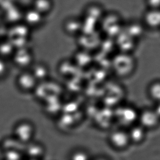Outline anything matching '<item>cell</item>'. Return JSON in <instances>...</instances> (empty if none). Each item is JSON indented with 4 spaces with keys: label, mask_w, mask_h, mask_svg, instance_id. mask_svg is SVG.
I'll return each instance as SVG.
<instances>
[{
    "label": "cell",
    "mask_w": 160,
    "mask_h": 160,
    "mask_svg": "<svg viewBox=\"0 0 160 160\" xmlns=\"http://www.w3.org/2000/svg\"><path fill=\"white\" fill-rule=\"evenodd\" d=\"M147 8L149 9H160V0H145Z\"/></svg>",
    "instance_id": "obj_24"
},
{
    "label": "cell",
    "mask_w": 160,
    "mask_h": 160,
    "mask_svg": "<svg viewBox=\"0 0 160 160\" xmlns=\"http://www.w3.org/2000/svg\"><path fill=\"white\" fill-rule=\"evenodd\" d=\"M16 48L9 39L0 42V58L6 60L12 58Z\"/></svg>",
    "instance_id": "obj_19"
},
{
    "label": "cell",
    "mask_w": 160,
    "mask_h": 160,
    "mask_svg": "<svg viewBox=\"0 0 160 160\" xmlns=\"http://www.w3.org/2000/svg\"><path fill=\"white\" fill-rule=\"evenodd\" d=\"M8 67L6 60L0 58V79L4 78L8 73Z\"/></svg>",
    "instance_id": "obj_23"
},
{
    "label": "cell",
    "mask_w": 160,
    "mask_h": 160,
    "mask_svg": "<svg viewBox=\"0 0 160 160\" xmlns=\"http://www.w3.org/2000/svg\"><path fill=\"white\" fill-rule=\"evenodd\" d=\"M112 68L115 73L121 78L131 75L136 68V61L131 53L121 52L112 61Z\"/></svg>",
    "instance_id": "obj_2"
},
{
    "label": "cell",
    "mask_w": 160,
    "mask_h": 160,
    "mask_svg": "<svg viewBox=\"0 0 160 160\" xmlns=\"http://www.w3.org/2000/svg\"><path fill=\"white\" fill-rule=\"evenodd\" d=\"M104 8L98 3H91L85 7L82 17L84 25H91L95 27L99 25L105 13Z\"/></svg>",
    "instance_id": "obj_5"
},
{
    "label": "cell",
    "mask_w": 160,
    "mask_h": 160,
    "mask_svg": "<svg viewBox=\"0 0 160 160\" xmlns=\"http://www.w3.org/2000/svg\"><path fill=\"white\" fill-rule=\"evenodd\" d=\"M109 142L111 147L117 150H123L131 144L128 130L121 128L113 130L109 136Z\"/></svg>",
    "instance_id": "obj_6"
},
{
    "label": "cell",
    "mask_w": 160,
    "mask_h": 160,
    "mask_svg": "<svg viewBox=\"0 0 160 160\" xmlns=\"http://www.w3.org/2000/svg\"><path fill=\"white\" fill-rule=\"evenodd\" d=\"M16 83L20 90L28 92L35 90L39 82L30 70L24 69L18 76Z\"/></svg>",
    "instance_id": "obj_8"
},
{
    "label": "cell",
    "mask_w": 160,
    "mask_h": 160,
    "mask_svg": "<svg viewBox=\"0 0 160 160\" xmlns=\"http://www.w3.org/2000/svg\"><path fill=\"white\" fill-rule=\"evenodd\" d=\"M138 123L147 130H154L160 125V117L154 108H144L139 112Z\"/></svg>",
    "instance_id": "obj_7"
},
{
    "label": "cell",
    "mask_w": 160,
    "mask_h": 160,
    "mask_svg": "<svg viewBox=\"0 0 160 160\" xmlns=\"http://www.w3.org/2000/svg\"><path fill=\"white\" fill-rule=\"evenodd\" d=\"M159 31H160V30H159Z\"/></svg>",
    "instance_id": "obj_27"
},
{
    "label": "cell",
    "mask_w": 160,
    "mask_h": 160,
    "mask_svg": "<svg viewBox=\"0 0 160 160\" xmlns=\"http://www.w3.org/2000/svg\"><path fill=\"white\" fill-rule=\"evenodd\" d=\"M147 93L155 103L160 102V80H154L149 85Z\"/></svg>",
    "instance_id": "obj_20"
},
{
    "label": "cell",
    "mask_w": 160,
    "mask_h": 160,
    "mask_svg": "<svg viewBox=\"0 0 160 160\" xmlns=\"http://www.w3.org/2000/svg\"><path fill=\"white\" fill-rule=\"evenodd\" d=\"M154 109L160 118V102L155 103V105L154 106Z\"/></svg>",
    "instance_id": "obj_25"
},
{
    "label": "cell",
    "mask_w": 160,
    "mask_h": 160,
    "mask_svg": "<svg viewBox=\"0 0 160 160\" xmlns=\"http://www.w3.org/2000/svg\"><path fill=\"white\" fill-rule=\"evenodd\" d=\"M115 119L121 126V128H129L138 122L139 112L130 106L117 108L114 112Z\"/></svg>",
    "instance_id": "obj_4"
},
{
    "label": "cell",
    "mask_w": 160,
    "mask_h": 160,
    "mask_svg": "<svg viewBox=\"0 0 160 160\" xmlns=\"http://www.w3.org/2000/svg\"><path fill=\"white\" fill-rule=\"evenodd\" d=\"M141 21L147 29L159 30L160 29V9H149L143 13Z\"/></svg>",
    "instance_id": "obj_11"
},
{
    "label": "cell",
    "mask_w": 160,
    "mask_h": 160,
    "mask_svg": "<svg viewBox=\"0 0 160 160\" xmlns=\"http://www.w3.org/2000/svg\"><path fill=\"white\" fill-rule=\"evenodd\" d=\"M147 131L138 122L131 126L128 130L131 143L134 144H140L143 143L146 138Z\"/></svg>",
    "instance_id": "obj_15"
},
{
    "label": "cell",
    "mask_w": 160,
    "mask_h": 160,
    "mask_svg": "<svg viewBox=\"0 0 160 160\" xmlns=\"http://www.w3.org/2000/svg\"><path fill=\"white\" fill-rule=\"evenodd\" d=\"M90 158L89 155L84 150L77 149L70 154V159L74 160H88Z\"/></svg>",
    "instance_id": "obj_22"
},
{
    "label": "cell",
    "mask_w": 160,
    "mask_h": 160,
    "mask_svg": "<svg viewBox=\"0 0 160 160\" xmlns=\"http://www.w3.org/2000/svg\"><path fill=\"white\" fill-rule=\"evenodd\" d=\"M31 67H32L31 71L33 72L39 82H43L47 79L50 74V69L47 65L42 63H34Z\"/></svg>",
    "instance_id": "obj_18"
},
{
    "label": "cell",
    "mask_w": 160,
    "mask_h": 160,
    "mask_svg": "<svg viewBox=\"0 0 160 160\" xmlns=\"http://www.w3.org/2000/svg\"><path fill=\"white\" fill-rule=\"evenodd\" d=\"M63 29L65 33L71 36H78L82 32L84 22L82 17L70 16L64 19Z\"/></svg>",
    "instance_id": "obj_9"
},
{
    "label": "cell",
    "mask_w": 160,
    "mask_h": 160,
    "mask_svg": "<svg viewBox=\"0 0 160 160\" xmlns=\"http://www.w3.org/2000/svg\"><path fill=\"white\" fill-rule=\"evenodd\" d=\"M145 29L147 28L141 20V21L136 19L131 20L125 23V22L123 26V31L136 40L143 36Z\"/></svg>",
    "instance_id": "obj_14"
},
{
    "label": "cell",
    "mask_w": 160,
    "mask_h": 160,
    "mask_svg": "<svg viewBox=\"0 0 160 160\" xmlns=\"http://www.w3.org/2000/svg\"><path fill=\"white\" fill-rule=\"evenodd\" d=\"M24 152L23 150L17 149H11L4 150L3 160H22L24 158Z\"/></svg>",
    "instance_id": "obj_21"
},
{
    "label": "cell",
    "mask_w": 160,
    "mask_h": 160,
    "mask_svg": "<svg viewBox=\"0 0 160 160\" xmlns=\"http://www.w3.org/2000/svg\"><path fill=\"white\" fill-rule=\"evenodd\" d=\"M31 7L45 17L54 8V2L53 0H33Z\"/></svg>",
    "instance_id": "obj_17"
},
{
    "label": "cell",
    "mask_w": 160,
    "mask_h": 160,
    "mask_svg": "<svg viewBox=\"0 0 160 160\" xmlns=\"http://www.w3.org/2000/svg\"><path fill=\"white\" fill-rule=\"evenodd\" d=\"M12 59L15 65L24 69L31 67L34 64L33 53L26 47L16 49Z\"/></svg>",
    "instance_id": "obj_10"
},
{
    "label": "cell",
    "mask_w": 160,
    "mask_h": 160,
    "mask_svg": "<svg viewBox=\"0 0 160 160\" xmlns=\"http://www.w3.org/2000/svg\"><path fill=\"white\" fill-rule=\"evenodd\" d=\"M116 47L119 48L121 52L131 53L136 46L137 40L122 31L115 38Z\"/></svg>",
    "instance_id": "obj_13"
},
{
    "label": "cell",
    "mask_w": 160,
    "mask_h": 160,
    "mask_svg": "<svg viewBox=\"0 0 160 160\" xmlns=\"http://www.w3.org/2000/svg\"><path fill=\"white\" fill-rule=\"evenodd\" d=\"M124 24L119 13L111 11L105 13L99 26L107 37L115 38L123 31Z\"/></svg>",
    "instance_id": "obj_1"
},
{
    "label": "cell",
    "mask_w": 160,
    "mask_h": 160,
    "mask_svg": "<svg viewBox=\"0 0 160 160\" xmlns=\"http://www.w3.org/2000/svg\"><path fill=\"white\" fill-rule=\"evenodd\" d=\"M3 155H4V150L0 144V160H3Z\"/></svg>",
    "instance_id": "obj_26"
},
{
    "label": "cell",
    "mask_w": 160,
    "mask_h": 160,
    "mask_svg": "<svg viewBox=\"0 0 160 160\" xmlns=\"http://www.w3.org/2000/svg\"><path fill=\"white\" fill-rule=\"evenodd\" d=\"M35 133L34 125L26 120L19 121L13 128V136L24 145L34 141Z\"/></svg>",
    "instance_id": "obj_3"
},
{
    "label": "cell",
    "mask_w": 160,
    "mask_h": 160,
    "mask_svg": "<svg viewBox=\"0 0 160 160\" xmlns=\"http://www.w3.org/2000/svg\"><path fill=\"white\" fill-rule=\"evenodd\" d=\"M25 146L24 149V155L28 157L29 158L40 159L45 156V148L41 143H35L33 141Z\"/></svg>",
    "instance_id": "obj_16"
},
{
    "label": "cell",
    "mask_w": 160,
    "mask_h": 160,
    "mask_svg": "<svg viewBox=\"0 0 160 160\" xmlns=\"http://www.w3.org/2000/svg\"><path fill=\"white\" fill-rule=\"evenodd\" d=\"M45 18L43 15L39 13L32 7L24 11L23 13V22L30 28H40L45 22Z\"/></svg>",
    "instance_id": "obj_12"
}]
</instances>
